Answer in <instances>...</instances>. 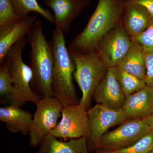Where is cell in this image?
<instances>
[{
	"mask_svg": "<svg viewBox=\"0 0 153 153\" xmlns=\"http://www.w3.org/2000/svg\"><path fill=\"white\" fill-rule=\"evenodd\" d=\"M132 44L131 38L121 23L103 37L95 51L108 68L114 67L123 59Z\"/></svg>",
	"mask_w": 153,
	"mask_h": 153,
	"instance_id": "obj_9",
	"label": "cell"
},
{
	"mask_svg": "<svg viewBox=\"0 0 153 153\" xmlns=\"http://www.w3.org/2000/svg\"><path fill=\"white\" fill-rule=\"evenodd\" d=\"M114 68L117 79L126 96L137 92L146 85L145 80L140 79L119 66H115Z\"/></svg>",
	"mask_w": 153,
	"mask_h": 153,
	"instance_id": "obj_20",
	"label": "cell"
},
{
	"mask_svg": "<svg viewBox=\"0 0 153 153\" xmlns=\"http://www.w3.org/2000/svg\"><path fill=\"white\" fill-rule=\"evenodd\" d=\"M36 105L30 133V144L33 147L40 145L56 126L63 108L60 101L53 97L41 98Z\"/></svg>",
	"mask_w": 153,
	"mask_h": 153,
	"instance_id": "obj_6",
	"label": "cell"
},
{
	"mask_svg": "<svg viewBox=\"0 0 153 153\" xmlns=\"http://www.w3.org/2000/svg\"><path fill=\"white\" fill-rule=\"evenodd\" d=\"M21 19L15 12L10 0H0V28Z\"/></svg>",
	"mask_w": 153,
	"mask_h": 153,
	"instance_id": "obj_23",
	"label": "cell"
},
{
	"mask_svg": "<svg viewBox=\"0 0 153 153\" xmlns=\"http://www.w3.org/2000/svg\"><path fill=\"white\" fill-rule=\"evenodd\" d=\"M132 41L130 49L117 65L142 80L146 74V53L140 44Z\"/></svg>",
	"mask_w": 153,
	"mask_h": 153,
	"instance_id": "obj_18",
	"label": "cell"
},
{
	"mask_svg": "<svg viewBox=\"0 0 153 153\" xmlns=\"http://www.w3.org/2000/svg\"><path fill=\"white\" fill-rule=\"evenodd\" d=\"M13 7L18 16L23 19L31 12L40 14L50 23L55 24V17L49 10L43 8L37 0H10Z\"/></svg>",
	"mask_w": 153,
	"mask_h": 153,
	"instance_id": "obj_19",
	"label": "cell"
},
{
	"mask_svg": "<svg viewBox=\"0 0 153 153\" xmlns=\"http://www.w3.org/2000/svg\"><path fill=\"white\" fill-rule=\"evenodd\" d=\"M27 41L26 37L21 39L13 46L4 58L10 63L13 85V92L5 99L10 101V105L19 107L28 102L36 104L42 98L31 88L33 71L22 58V53Z\"/></svg>",
	"mask_w": 153,
	"mask_h": 153,
	"instance_id": "obj_4",
	"label": "cell"
},
{
	"mask_svg": "<svg viewBox=\"0 0 153 153\" xmlns=\"http://www.w3.org/2000/svg\"><path fill=\"white\" fill-rule=\"evenodd\" d=\"M137 4L143 7L153 17V0H130Z\"/></svg>",
	"mask_w": 153,
	"mask_h": 153,
	"instance_id": "obj_26",
	"label": "cell"
},
{
	"mask_svg": "<svg viewBox=\"0 0 153 153\" xmlns=\"http://www.w3.org/2000/svg\"><path fill=\"white\" fill-rule=\"evenodd\" d=\"M142 120L146 123L150 128L151 130L153 131V114L150 116L143 119Z\"/></svg>",
	"mask_w": 153,
	"mask_h": 153,
	"instance_id": "obj_27",
	"label": "cell"
},
{
	"mask_svg": "<svg viewBox=\"0 0 153 153\" xmlns=\"http://www.w3.org/2000/svg\"><path fill=\"white\" fill-rule=\"evenodd\" d=\"M90 124L88 149L98 148L101 138L111 128L126 121L122 109H113L97 104L87 111Z\"/></svg>",
	"mask_w": 153,
	"mask_h": 153,
	"instance_id": "obj_10",
	"label": "cell"
},
{
	"mask_svg": "<svg viewBox=\"0 0 153 153\" xmlns=\"http://www.w3.org/2000/svg\"><path fill=\"white\" fill-rule=\"evenodd\" d=\"M151 131L142 120H126L115 129L104 134L97 148L116 151L128 147Z\"/></svg>",
	"mask_w": 153,
	"mask_h": 153,
	"instance_id": "obj_8",
	"label": "cell"
},
{
	"mask_svg": "<svg viewBox=\"0 0 153 153\" xmlns=\"http://www.w3.org/2000/svg\"><path fill=\"white\" fill-rule=\"evenodd\" d=\"M148 153H153V148Z\"/></svg>",
	"mask_w": 153,
	"mask_h": 153,
	"instance_id": "obj_29",
	"label": "cell"
},
{
	"mask_svg": "<svg viewBox=\"0 0 153 153\" xmlns=\"http://www.w3.org/2000/svg\"><path fill=\"white\" fill-rule=\"evenodd\" d=\"M126 1L98 0L85 29L68 46V52L86 54L95 51L107 33L122 23Z\"/></svg>",
	"mask_w": 153,
	"mask_h": 153,
	"instance_id": "obj_1",
	"label": "cell"
},
{
	"mask_svg": "<svg viewBox=\"0 0 153 153\" xmlns=\"http://www.w3.org/2000/svg\"><path fill=\"white\" fill-rule=\"evenodd\" d=\"M96 153H116L114 151H107L97 148L95 149Z\"/></svg>",
	"mask_w": 153,
	"mask_h": 153,
	"instance_id": "obj_28",
	"label": "cell"
},
{
	"mask_svg": "<svg viewBox=\"0 0 153 153\" xmlns=\"http://www.w3.org/2000/svg\"><path fill=\"white\" fill-rule=\"evenodd\" d=\"M49 134L63 139L88 138L90 124L87 111L79 104L63 106L61 120Z\"/></svg>",
	"mask_w": 153,
	"mask_h": 153,
	"instance_id": "obj_7",
	"label": "cell"
},
{
	"mask_svg": "<svg viewBox=\"0 0 153 153\" xmlns=\"http://www.w3.org/2000/svg\"><path fill=\"white\" fill-rule=\"evenodd\" d=\"M38 15L28 16L0 28L1 65L13 46L27 36L37 21Z\"/></svg>",
	"mask_w": 153,
	"mask_h": 153,
	"instance_id": "obj_13",
	"label": "cell"
},
{
	"mask_svg": "<svg viewBox=\"0 0 153 153\" xmlns=\"http://www.w3.org/2000/svg\"><path fill=\"white\" fill-rule=\"evenodd\" d=\"M152 18L143 7L127 0L122 23L131 38L143 33L149 27Z\"/></svg>",
	"mask_w": 153,
	"mask_h": 153,
	"instance_id": "obj_15",
	"label": "cell"
},
{
	"mask_svg": "<svg viewBox=\"0 0 153 153\" xmlns=\"http://www.w3.org/2000/svg\"><path fill=\"white\" fill-rule=\"evenodd\" d=\"M93 98L97 104L111 109H120L123 107L126 96L117 79L114 67L108 68L94 92Z\"/></svg>",
	"mask_w": 153,
	"mask_h": 153,
	"instance_id": "obj_11",
	"label": "cell"
},
{
	"mask_svg": "<svg viewBox=\"0 0 153 153\" xmlns=\"http://www.w3.org/2000/svg\"><path fill=\"white\" fill-rule=\"evenodd\" d=\"M30 43V66L33 74L31 87L42 98L53 97L52 91L54 56L51 41H47L42 22L37 20L27 35Z\"/></svg>",
	"mask_w": 153,
	"mask_h": 153,
	"instance_id": "obj_2",
	"label": "cell"
},
{
	"mask_svg": "<svg viewBox=\"0 0 153 153\" xmlns=\"http://www.w3.org/2000/svg\"><path fill=\"white\" fill-rule=\"evenodd\" d=\"M13 90L10 63L7 59H4L0 67V95L5 98L12 94Z\"/></svg>",
	"mask_w": 153,
	"mask_h": 153,
	"instance_id": "obj_21",
	"label": "cell"
},
{
	"mask_svg": "<svg viewBox=\"0 0 153 153\" xmlns=\"http://www.w3.org/2000/svg\"><path fill=\"white\" fill-rule=\"evenodd\" d=\"M88 149L87 138L64 142L49 134L42 141L36 153H89Z\"/></svg>",
	"mask_w": 153,
	"mask_h": 153,
	"instance_id": "obj_17",
	"label": "cell"
},
{
	"mask_svg": "<svg viewBox=\"0 0 153 153\" xmlns=\"http://www.w3.org/2000/svg\"><path fill=\"white\" fill-rule=\"evenodd\" d=\"M153 148V131L128 147L114 151L116 153H148Z\"/></svg>",
	"mask_w": 153,
	"mask_h": 153,
	"instance_id": "obj_22",
	"label": "cell"
},
{
	"mask_svg": "<svg viewBox=\"0 0 153 153\" xmlns=\"http://www.w3.org/2000/svg\"><path fill=\"white\" fill-rule=\"evenodd\" d=\"M0 120L11 132L27 135L30 133L33 119L29 111L10 105L0 108Z\"/></svg>",
	"mask_w": 153,
	"mask_h": 153,
	"instance_id": "obj_16",
	"label": "cell"
},
{
	"mask_svg": "<svg viewBox=\"0 0 153 153\" xmlns=\"http://www.w3.org/2000/svg\"><path fill=\"white\" fill-rule=\"evenodd\" d=\"M146 74L145 81L149 86L153 87V54L146 53Z\"/></svg>",
	"mask_w": 153,
	"mask_h": 153,
	"instance_id": "obj_25",
	"label": "cell"
},
{
	"mask_svg": "<svg viewBox=\"0 0 153 153\" xmlns=\"http://www.w3.org/2000/svg\"><path fill=\"white\" fill-rule=\"evenodd\" d=\"M131 39L140 44L145 53L153 54V17L146 30L140 36Z\"/></svg>",
	"mask_w": 153,
	"mask_h": 153,
	"instance_id": "obj_24",
	"label": "cell"
},
{
	"mask_svg": "<svg viewBox=\"0 0 153 153\" xmlns=\"http://www.w3.org/2000/svg\"><path fill=\"white\" fill-rule=\"evenodd\" d=\"M127 120L143 119L153 114V87L146 85L126 96L122 108Z\"/></svg>",
	"mask_w": 153,
	"mask_h": 153,
	"instance_id": "obj_14",
	"label": "cell"
},
{
	"mask_svg": "<svg viewBox=\"0 0 153 153\" xmlns=\"http://www.w3.org/2000/svg\"><path fill=\"white\" fill-rule=\"evenodd\" d=\"M75 66L74 76L82 92L79 104L89 109L94 92L106 74L108 67L95 51L86 54L69 52Z\"/></svg>",
	"mask_w": 153,
	"mask_h": 153,
	"instance_id": "obj_5",
	"label": "cell"
},
{
	"mask_svg": "<svg viewBox=\"0 0 153 153\" xmlns=\"http://www.w3.org/2000/svg\"><path fill=\"white\" fill-rule=\"evenodd\" d=\"M51 43L54 61L52 96L63 106L79 104L73 80L75 65L66 47L64 32L57 28L53 30Z\"/></svg>",
	"mask_w": 153,
	"mask_h": 153,
	"instance_id": "obj_3",
	"label": "cell"
},
{
	"mask_svg": "<svg viewBox=\"0 0 153 153\" xmlns=\"http://www.w3.org/2000/svg\"><path fill=\"white\" fill-rule=\"evenodd\" d=\"M54 13L56 28L68 32L72 21L89 4V0H41Z\"/></svg>",
	"mask_w": 153,
	"mask_h": 153,
	"instance_id": "obj_12",
	"label": "cell"
}]
</instances>
